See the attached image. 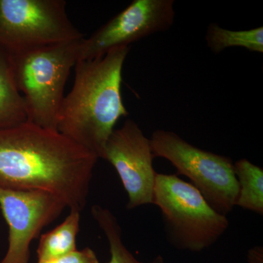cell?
I'll use <instances>...</instances> for the list:
<instances>
[{
    "instance_id": "6da1fadb",
    "label": "cell",
    "mask_w": 263,
    "mask_h": 263,
    "mask_svg": "<svg viewBox=\"0 0 263 263\" xmlns=\"http://www.w3.org/2000/svg\"><path fill=\"white\" fill-rule=\"evenodd\" d=\"M98 160L58 131L29 121L0 129V188L48 192L81 212Z\"/></svg>"
},
{
    "instance_id": "7a4b0ae2",
    "label": "cell",
    "mask_w": 263,
    "mask_h": 263,
    "mask_svg": "<svg viewBox=\"0 0 263 263\" xmlns=\"http://www.w3.org/2000/svg\"><path fill=\"white\" fill-rule=\"evenodd\" d=\"M129 51V46H121L100 58L78 61L73 86L60 108L57 131L98 159H104L118 121L128 115L122 81Z\"/></svg>"
},
{
    "instance_id": "3957f363",
    "label": "cell",
    "mask_w": 263,
    "mask_h": 263,
    "mask_svg": "<svg viewBox=\"0 0 263 263\" xmlns=\"http://www.w3.org/2000/svg\"><path fill=\"white\" fill-rule=\"evenodd\" d=\"M81 41L6 53L15 84L25 100L29 122L57 131L64 90L71 69L79 61Z\"/></svg>"
},
{
    "instance_id": "277c9868",
    "label": "cell",
    "mask_w": 263,
    "mask_h": 263,
    "mask_svg": "<svg viewBox=\"0 0 263 263\" xmlns=\"http://www.w3.org/2000/svg\"><path fill=\"white\" fill-rule=\"evenodd\" d=\"M153 203L160 208L173 242L200 252L219 239L228 227L196 187L176 175L156 174Z\"/></svg>"
},
{
    "instance_id": "5b68a950",
    "label": "cell",
    "mask_w": 263,
    "mask_h": 263,
    "mask_svg": "<svg viewBox=\"0 0 263 263\" xmlns=\"http://www.w3.org/2000/svg\"><path fill=\"white\" fill-rule=\"evenodd\" d=\"M150 141L154 157L170 161L216 212L226 216L233 210L239 187L230 159L194 146L174 132L158 129Z\"/></svg>"
},
{
    "instance_id": "8992f818",
    "label": "cell",
    "mask_w": 263,
    "mask_h": 263,
    "mask_svg": "<svg viewBox=\"0 0 263 263\" xmlns=\"http://www.w3.org/2000/svg\"><path fill=\"white\" fill-rule=\"evenodd\" d=\"M84 37L64 0H0V49L8 54Z\"/></svg>"
},
{
    "instance_id": "52a82bcc",
    "label": "cell",
    "mask_w": 263,
    "mask_h": 263,
    "mask_svg": "<svg viewBox=\"0 0 263 263\" xmlns=\"http://www.w3.org/2000/svg\"><path fill=\"white\" fill-rule=\"evenodd\" d=\"M174 18V0H134L89 37L81 39L79 61L100 58L114 48L167 30Z\"/></svg>"
},
{
    "instance_id": "ba28073f",
    "label": "cell",
    "mask_w": 263,
    "mask_h": 263,
    "mask_svg": "<svg viewBox=\"0 0 263 263\" xmlns=\"http://www.w3.org/2000/svg\"><path fill=\"white\" fill-rule=\"evenodd\" d=\"M65 208L61 199L48 192L0 188V209L9 228L8 251L0 263H28L32 240Z\"/></svg>"
},
{
    "instance_id": "9c48e42d",
    "label": "cell",
    "mask_w": 263,
    "mask_h": 263,
    "mask_svg": "<svg viewBox=\"0 0 263 263\" xmlns=\"http://www.w3.org/2000/svg\"><path fill=\"white\" fill-rule=\"evenodd\" d=\"M150 139L136 122L128 119L114 129L105 147L104 160L117 171L129 197V209L153 203L155 172Z\"/></svg>"
},
{
    "instance_id": "30bf717a",
    "label": "cell",
    "mask_w": 263,
    "mask_h": 263,
    "mask_svg": "<svg viewBox=\"0 0 263 263\" xmlns=\"http://www.w3.org/2000/svg\"><path fill=\"white\" fill-rule=\"evenodd\" d=\"M27 121L25 100L15 84L8 54L0 49V129Z\"/></svg>"
},
{
    "instance_id": "8fae6325",
    "label": "cell",
    "mask_w": 263,
    "mask_h": 263,
    "mask_svg": "<svg viewBox=\"0 0 263 263\" xmlns=\"http://www.w3.org/2000/svg\"><path fill=\"white\" fill-rule=\"evenodd\" d=\"M63 222L41 235L37 249L38 262L57 258L77 250L76 238L80 228V212L70 210Z\"/></svg>"
},
{
    "instance_id": "7c38bea8",
    "label": "cell",
    "mask_w": 263,
    "mask_h": 263,
    "mask_svg": "<svg viewBox=\"0 0 263 263\" xmlns=\"http://www.w3.org/2000/svg\"><path fill=\"white\" fill-rule=\"evenodd\" d=\"M238 191L235 205L263 214V170L245 159L233 163Z\"/></svg>"
},
{
    "instance_id": "4fadbf2b",
    "label": "cell",
    "mask_w": 263,
    "mask_h": 263,
    "mask_svg": "<svg viewBox=\"0 0 263 263\" xmlns=\"http://www.w3.org/2000/svg\"><path fill=\"white\" fill-rule=\"evenodd\" d=\"M205 41L208 47L215 53L230 47L245 48L249 51L262 53L263 27L234 31L212 23L208 27Z\"/></svg>"
},
{
    "instance_id": "5bb4252c",
    "label": "cell",
    "mask_w": 263,
    "mask_h": 263,
    "mask_svg": "<svg viewBox=\"0 0 263 263\" xmlns=\"http://www.w3.org/2000/svg\"><path fill=\"white\" fill-rule=\"evenodd\" d=\"M91 214L98 226L105 233L110 246V259L108 263H143L130 253L122 241V230L117 218L108 209L95 205L91 208ZM148 263H164L161 256Z\"/></svg>"
},
{
    "instance_id": "9a60e30c",
    "label": "cell",
    "mask_w": 263,
    "mask_h": 263,
    "mask_svg": "<svg viewBox=\"0 0 263 263\" xmlns=\"http://www.w3.org/2000/svg\"><path fill=\"white\" fill-rule=\"evenodd\" d=\"M37 263H100L94 251L89 247H86L82 250H76L75 252L57 257V258L43 261Z\"/></svg>"
},
{
    "instance_id": "2e32d148",
    "label": "cell",
    "mask_w": 263,
    "mask_h": 263,
    "mask_svg": "<svg viewBox=\"0 0 263 263\" xmlns=\"http://www.w3.org/2000/svg\"><path fill=\"white\" fill-rule=\"evenodd\" d=\"M249 263H262V249L257 248L251 249L248 254Z\"/></svg>"
}]
</instances>
